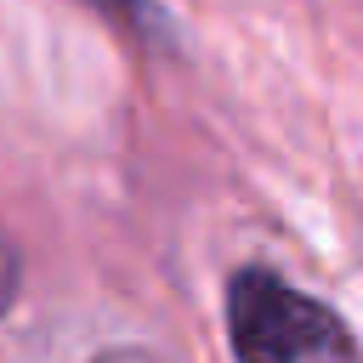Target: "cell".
<instances>
[{
	"instance_id": "obj_1",
	"label": "cell",
	"mask_w": 363,
	"mask_h": 363,
	"mask_svg": "<svg viewBox=\"0 0 363 363\" xmlns=\"http://www.w3.org/2000/svg\"><path fill=\"white\" fill-rule=\"evenodd\" d=\"M227 335L238 363H357L352 329L272 267L227 278Z\"/></svg>"
},
{
	"instance_id": "obj_2",
	"label": "cell",
	"mask_w": 363,
	"mask_h": 363,
	"mask_svg": "<svg viewBox=\"0 0 363 363\" xmlns=\"http://www.w3.org/2000/svg\"><path fill=\"white\" fill-rule=\"evenodd\" d=\"M11 295H17V261H11V250L0 244V312L11 306Z\"/></svg>"
}]
</instances>
